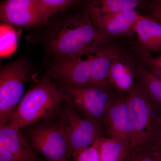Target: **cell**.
<instances>
[{"label": "cell", "instance_id": "19", "mask_svg": "<svg viewBox=\"0 0 161 161\" xmlns=\"http://www.w3.org/2000/svg\"><path fill=\"white\" fill-rule=\"evenodd\" d=\"M148 146H150L161 155V111L155 110L152 135Z\"/></svg>", "mask_w": 161, "mask_h": 161}, {"label": "cell", "instance_id": "5", "mask_svg": "<svg viewBox=\"0 0 161 161\" xmlns=\"http://www.w3.org/2000/svg\"><path fill=\"white\" fill-rule=\"evenodd\" d=\"M29 68L17 60L1 67L0 70V126L8 124L23 96L24 84Z\"/></svg>", "mask_w": 161, "mask_h": 161}, {"label": "cell", "instance_id": "17", "mask_svg": "<svg viewBox=\"0 0 161 161\" xmlns=\"http://www.w3.org/2000/svg\"><path fill=\"white\" fill-rule=\"evenodd\" d=\"M0 53L2 58L11 55L16 49L17 36L14 30L8 24L0 27Z\"/></svg>", "mask_w": 161, "mask_h": 161}, {"label": "cell", "instance_id": "10", "mask_svg": "<svg viewBox=\"0 0 161 161\" xmlns=\"http://www.w3.org/2000/svg\"><path fill=\"white\" fill-rule=\"evenodd\" d=\"M95 27L108 38L124 36L131 31L141 14L136 10L98 13L87 11Z\"/></svg>", "mask_w": 161, "mask_h": 161}, {"label": "cell", "instance_id": "2", "mask_svg": "<svg viewBox=\"0 0 161 161\" xmlns=\"http://www.w3.org/2000/svg\"><path fill=\"white\" fill-rule=\"evenodd\" d=\"M65 97L64 90L44 78L23 95L7 124L20 130L48 119L58 114Z\"/></svg>", "mask_w": 161, "mask_h": 161}, {"label": "cell", "instance_id": "9", "mask_svg": "<svg viewBox=\"0 0 161 161\" xmlns=\"http://www.w3.org/2000/svg\"><path fill=\"white\" fill-rule=\"evenodd\" d=\"M103 126L107 136L123 142L132 150L134 130L126 96L118 95L112 102L107 111Z\"/></svg>", "mask_w": 161, "mask_h": 161}, {"label": "cell", "instance_id": "8", "mask_svg": "<svg viewBox=\"0 0 161 161\" xmlns=\"http://www.w3.org/2000/svg\"><path fill=\"white\" fill-rule=\"evenodd\" d=\"M51 16L39 0H6L0 6L1 20L15 26L39 25Z\"/></svg>", "mask_w": 161, "mask_h": 161}, {"label": "cell", "instance_id": "4", "mask_svg": "<svg viewBox=\"0 0 161 161\" xmlns=\"http://www.w3.org/2000/svg\"><path fill=\"white\" fill-rule=\"evenodd\" d=\"M59 125L74 156L80 150L89 147L96 141L107 136L102 125L85 118L69 106L60 109Z\"/></svg>", "mask_w": 161, "mask_h": 161}, {"label": "cell", "instance_id": "3", "mask_svg": "<svg viewBox=\"0 0 161 161\" xmlns=\"http://www.w3.org/2000/svg\"><path fill=\"white\" fill-rule=\"evenodd\" d=\"M64 90L69 106L85 118L103 126L109 107L118 95L112 89L98 86H66Z\"/></svg>", "mask_w": 161, "mask_h": 161}, {"label": "cell", "instance_id": "12", "mask_svg": "<svg viewBox=\"0 0 161 161\" xmlns=\"http://www.w3.org/2000/svg\"><path fill=\"white\" fill-rule=\"evenodd\" d=\"M136 75L132 64L123 52L112 64L108 76L110 88L120 96H126L136 85Z\"/></svg>", "mask_w": 161, "mask_h": 161}, {"label": "cell", "instance_id": "6", "mask_svg": "<svg viewBox=\"0 0 161 161\" xmlns=\"http://www.w3.org/2000/svg\"><path fill=\"white\" fill-rule=\"evenodd\" d=\"M126 97L134 130L133 150L149 145L154 123L155 109L137 85L129 92Z\"/></svg>", "mask_w": 161, "mask_h": 161}, {"label": "cell", "instance_id": "24", "mask_svg": "<svg viewBox=\"0 0 161 161\" xmlns=\"http://www.w3.org/2000/svg\"><path fill=\"white\" fill-rule=\"evenodd\" d=\"M150 71H151L153 73L155 74V75H157L158 76L161 77V71L158 70H152Z\"/></svg>", "mask_w": 161, "mask_h": 161}, {"label": "cell", "instance_id": "22", "mask_svg": "<svg viewBox=\"0 0 161 161\" xmlns=\"http://www.w3.org/2000/svg\"><path fill=\"white\" fill-rule=\"evenodd\" d=\"M0 161H19L9 150L0 145Z\"/></svg>", "mask_w": 161, "mask_h": 161}, {"label": "cell", "instance_id": "18", "mask_svg": "<svg viewBox=\"0 0 161 161\" xmlns=\"http://www.w3.org/2000/svg\"><path fill=\"white\" fill-rule=\"evenodd\" d=\"M125 161H161V155L150 146L131 150Z\"/></svg>", "mask_w": 161, "mask_h": 161}, {"label": "cell", "instance_id": "15", "mask_svg": "<svg viewBox=\"0 0 161 161\" xmlns=\"http://www.w3.org/2000/svg\"><path fill=\"white\" fill-rule=\"evenodd\" d=\"M101 161H125L131 149L123 142L105 136L96 141Z\"/></svg>", "mask_w": 161, "mask_h": 161}, {"label": "cell", "instance_id": "1", "mask_svg": "<svg viewBox=\"0 0 161 161\" xmlns=\"http://www.w3.org/2000/svg\"><path fill=\"white\" fill-rule=\"evenodd\" d=\"M108 41V38L95 27L87 13L58 26L52 36L50 47L58 59H63L90 51Z\"/></svg>", "mask_w": 161, "mask_h": 161}, {"label": "cell", "instance_id": "7", "mask_svg": "<svg viewBox=\"0 0 161 161\" xmlns=\"http://www.w3.org/2000/svg\"><path fill=\"white\" fill-rule=\"evenodd\" d=\"M28 136L32 145L49 161H66L71 155L69 146L59 124L32 127Z\"/></svg>", "mask_w": 161, "mask_h": 161}, {"label": "cell", "instance_id": "26", "mask_svg": "<svg viewBox=\"0 0 161 161\" xmlns=\"http://www.w3.org/2000/svg\"></svg>", "mask_w": 161, "mask_h": 161}, {"label": "cell", "instance_id": "14", "mask_svg": "<svg viewBox=\"0 0 161 161\" xmlns=\"http://www.w3.org/2000/svg\"><path fill=\"white\" fill-rule=\"evenodd\" d=\"M134 31L137 35L139 45L143 49L150 53H161V24L158 21L141 15Z\"/></svg>", "mask_w": 161, "mask_h": 161}, {"label": "cell", "instance_id": "16", "mask_svg": "<svg viewBox=\"0 0 161 161\" xmlns=\"http://www.w3.org/2000/svg\"><path fill=\"white\" fill-rule=\"evenodd\" d=\"M145 4L143 0H92L87 11L108 13L136 10Z\"/></svg>", "mask_w": 161, "mask_h": 161}, {"label": "cell", "instance_id": "25", "mask_svg": "<svg viewBox=\"0 0 161 161\" xmlns=\"http://www.w3.org/2000/svg\"><path fill=\"white\" fill-rule=\"evenodd\" d=\"M161 3V0H157V3Z\"/></svg>", "mask_w": 161, "mask_h": 161}, {"label": "cell", "instance_id": "13", "mask_svg": "<svg viewBox=\"0 0 161 161\" xmlns=\"http://www.w3.org/2000/svg\"><path fill=\"white\" fill-rule=\"evenodd\" d=\"M0 145L10 151L19 161H37L34 152L20 130L8 124L0 126Z\"/></svg>", "mask_w": 161, "mask_h": 161}, {"label": "cell", "instance_id": "23", "mask_svg": "<svg viewBox=\"0 0 161 161\" xmlns=\"http://www.w3.org/2000/svg\"><path fill=\"white\" fill-rule=\"evenodd\" d=\"M150 17L161 24V3L153 5Z\"/></svg>", "mask_w": 161, "mask_h": 161}, {"label": "cell", "instance_id": "11", "mask_svg": "<svg viewBox=\"0 0 161 161\" xmlns=\"http://www.w3.org/2000/svg\"><path fill=\"white\" fill-rule=\"evenodd\" d=\"M123 53L135 70L137 85L155 110L161 111V77L148 69L132 53Z\"/></svg>", "mask_w": 161, "mask_h": 161}, {"label": "cell", "instance_id": "20", "mask_svg": "<svg viewBox=\"0 0 161 161\" xmlns=\"http://www.w3.org/2000/svg\"><path fill=\"white\" fill-rule=\"evenodd\" d=\"M74 157L75 161H101L96 141L92 146L80 150Z\"/></svg>", "mask_w": 161, "mask_h": 161}, {"label": "cell", "instance_id": "21", "mask_svg": "<svg viewBox=\"0 0 161 161\" xmlns=\"http://www.w3.org/2000/svg\"><path fill=\"white\" fill-rule=\"evenodd\" d=\"M73 0H39L40 3L53 15L67 6Z\"/></svg>", "mask_w": 161, "mask_h": 161}]
</instances>
